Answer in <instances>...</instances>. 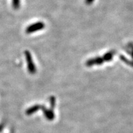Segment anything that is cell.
<instances>
[{
	"label": "cell",
	"mask_w": 133,
	"mask_h": 133,
	"mask_svg": "<svg viewBox=\"0 0 133 133\" xmlns=\"http://www.w3.org/2000/svg\"><path fill=\"white\" fill-rule=\"evenodd\" d=\"M45 26L43 22H37L35 24H33L31 25H30L26 28V33H31L33 32H35L38 30H41Z\"/></svg>",
	"instance_id": "cell-2"
},
{
	"label": "cell",
	"mask_w": 133,
	"mask_h": 133,
	"mask_svg": "<svg viewBox=\"0 0 133 133\" xmlns=\"http://www.w3.org/2000/svg\"><path fill=\"white\" fill-rule=\"evenodd\" d=\"M12 6L14 9H18L20 7V0H12Z\"/></svg>",
	"instance_id": "cell-6"
},
{
	"label": "cell",
	"mask_w": 133,
	"mask_h": 133,
	"mask_svg": "<svg viewBox=\"0 0 133 133\" xmlns=\"http://www.w3.org/2000/svg\"><path fill=\"white\" fill-rule=\"evenodd\" d=\"M114 51H110V52H107V54H105L104 57V61H111L112 59L113 56H114Z\"/></svg>",
	"instance_id": "cell-5"
},
{
	"label": "cell",
	"mask_w": 133,
	"mask_h": 133,
	"mask_svg": "<svg viewBox=\"0 0 133 133\" xmlns=\"http://www.w3.org/2000/svg\"><path fill=\"white\" fill-rule=\"evenodd\" d=\"M93 1H94V0H86V4H91V3H92Z\"/></svg>",
	"instance_id": "cell-7"
},
{
	"label": "cell",
	"mask_w": 133,
	"mask_h": 133,
	"mask_svg": "<svg viewBox=\"0 0 133 133\" xmlns=\"http://www.w3.org/2000/svg\"><path fill=\"white\" fill-rule=\"evenodd\" d=\"M39 105H35L33 107L30 108L26 111V114L29 115H31L33 112H35L36 111H37L38 109H39Z\"/></svg>",
	"instance_id": "cell-4"
},
{
	"label": "cell",
	"mask_w": 133,
	"mask_h": 133,
	"mask_svg": "<svg viewBox=\"0 0 133 133\" xmlns=\"http://www.w3.org/2000/svg\"><path fill=\"white\" fill-rule=\"evenodd\" d=\"M104 62V59L100 57H96L95 59H92L86 62V65L87 66H91L93 65H101Z\"/></svg>",
	"instance_id": "cell-3"
},
{
	"label": "cell",
	"mask_w": 133,
	"mask_h": 133,
	"mask_svg": "<svg viewBox=\"0 0 133 133\" xmlns=\"http://www.w3.org/2000/svg\"><path fill=\"white\" fill-rule=\"evenodd\" d=\"M25 55L26 62H27L28 70H29V71L31 74H34L36 72V69L35 65L33 63L32 57H31L30 52L29 51H25Z\"/></svg>",
	"instance_id": "cell-1"
}]
</instances>
